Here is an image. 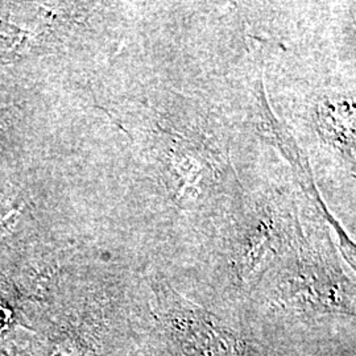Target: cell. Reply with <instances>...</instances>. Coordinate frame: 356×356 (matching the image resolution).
Returning <instances> with one entry per match:
<instances>
[{
	"label": "cell",
	"mask_w": 356,
	"mask_h": 356,
	"mask_svg": "<svg viewBox=\"0 0 356 356\" xmlns=\"http://www.w3.org/2000/svg\"><path fill=\"white\" fill-rule=\"evenodd\" d=\"M251 216L234 232L231 241V266L242 284L251 282L284 247L282 222L275 213L267 209Z\"/></svg>",
	"instance_id": "cell-2"
},
{
	"label": "cell",
	"mask_w": 356,
	"mask_h": 356,
	"mask_svg": "<svg viewBox=\"0 0 356 356\" xmlns=\"http://www.w3.org/2000/svg\"><path fill=\"white\" fill-rule=\"evenodd\" d=\"M156 310L169 342L182 356H257L254 346L214 313L153 282Z\"/></svg>",
	"instance_id": "cell-1"
},
{
	"label": "cell",
	"mask_w": 356,
	"mask_h": 356,
	"mask_svg": "<svg viewBox=\"0 0 356 356\" xmlns=\"http://www.w3.org/2000/svg\"><path fill=\"white\" fill-rule=\"evenodd\" d=\"M316 127L319 138L331 149L355 161V101L342 94L323 95L316 106Z\"/></svg>",
	"instance_id": "cell-3"
}]
</instances>
